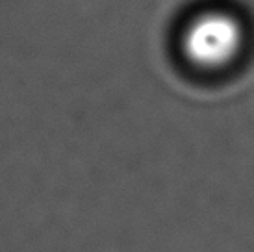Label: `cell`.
<instances>
[{
	"label": "cell",
	"mask_w": 254,
	"mask_h": 252,
	"mask_svg": "<svg viewBox=\"0 0 254 252\" xmlns=\"http://www.w3.org/2000/svg\"><path fill=\"white\" fill-rule=\"evenodd\" d=\"M245 41L241 22L226 11H204L184 28L180 49L184 58L202 70H219L240 56Z\"/></svg>",
	"instance_id": "6da1fadb"
}]
</instances>
